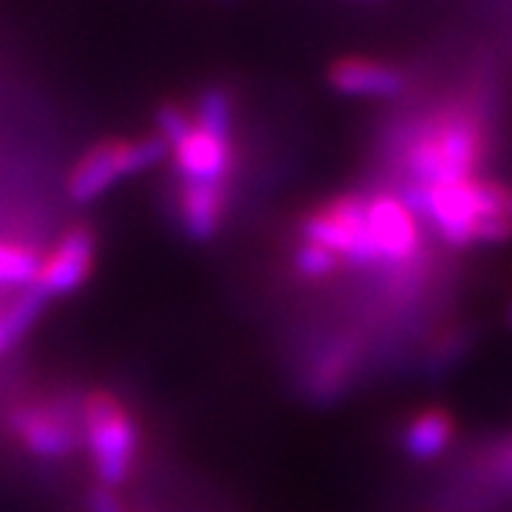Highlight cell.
I'll return each mask as SVG.
<instances>
[{
  "label": "cell",
  "mask_w": 512,
  "mask_h": 512,
  "mask_svg": "<svg viewBox=\"0 0 512 512\" xmlns=\"http://www.w3.org/2000/svg\"><path fill=\"white\" fill-rule=\"evenodd\" d=\"M194 123L211 134H220L225 140H231V131H234V103H231V94L214 86V89H205L197 100V109H194Z\"/></svg>",
  "instance_id": "cell-15"
},
{
  "label": "cell",
  "mask_w": 512,
  "mask_h": 512,
  "mask_svg": "<svg viewBox=\"0 0 512 512\" xmlns=\"http://www.w3.org/2000/svg\"><path fill=\"white\" fill-rule=\"evenodd\" d=\"M359 353H362V345L356 336H342L325 345L316 353V359L308 367V376L302 382L305 396L313 402H328V399L342 396L350 373L359 362Z\"/></svg>",
  "instance_id": "cell-11"
},
{
  "label": "cell",
  "mask_w": 512,
  "mask_h": 512,
  "mask_svg": "<svg viewBox=\"0 0 512 512\" xmlns=\"http://www.w3.org/2000/svg\"><path fill=\"white\" fill-rule=\"evenodd\" d=\"M484 154V128L470 109H447L404 137L402 168L407 183L439 185L473 180Z\"/></svg>",
  "instance_id": "cell-1"
},
{
  "label": "cell",
  "mask_w": 512,
  "mask_h": 512,
  "mask_svg": "<svg viewBox=\"0 0 512 512\" xmlns=\"http://www.w3.org/2000/svg\"><path fill=\"white\" fill-rule=\"evenodd\" d=\"M80 433L100 484L114 490L128 481L140 453V427L126 402L109 390H92L83 396Z\"/></svg>",
  "instance_id": "cell-2"
},
{
  "label": "cell",
  "mask_w": 512,
  "mask_h": 512,
  "mask_svg": "<svg viewBox=\"0 0 512 512\" xmlns=\"http://www.w3.org/2000/svg\"><path fill=\"white\" fill-rule=\"evenodd\" d=\"M507 217L512 220V188H510V197H507Z\"/></svg>",
  "instance_id": "cell-22"
},
{
  "label": "cell",
  "mask_w": 512,
  "mask_h": 512,
  "mask_svg": "<svg viewBox=\"0 0 512 512\" xmlns=\"http://www.w3.org/2000/svg\"><path fill=\"white\" fill-rule=\"evenodd\" d=\"M299 237L302 242H313L333 251L350 268H382L379 251L367 231L365 194H342L319 205L299 222Z\"/></svg>",
  "instance_id": "cell-4"
},
{
  "label": "cell",
  "mask_w": 512,
  "mask_h": 512,
  "mask_svg": "<svg viewBox=\"0 0 512 512\" xmlns=\"http://www.w3.org/2000/svg\"><path fill=\"white\" fill-rule=\"evenodd\" d=\"M174 165L183 177V183H217L225 185L231 174V140L220 134H211L194 123L177 146L171 148Z\"/></svg>",
  "instance_id": "cell-9"
},
{
  "label": "cell",
  "mask_w": 512,
  "mask_h": 512,
  "mask_svg": "<svg viewBox=\"0 0 512 512\" xmlns=\"http://www.w3.org/2000/svg\"><path fill=\"white\" fill-rule=\"evenodd\" d=\"M487 470L495 484H501V490H512V436L504 439L487 458Z\"/></svg>",
  "instance_id": "cell-20"
},
{
  "label": "cell",
  "mask_w": 512,
  "mask_h": 512,
  "mask_svg": "<svg viewBox=\"0 0 512 512\" xmlns=\"http://www.w3.org/2000/svg\"><path fill=\"white\" fill-rule=\"evenodd\" d=\"M157 128H160V137H163L165 146L171 151L194 128V114H188L180 106L168 103V106L157 111Z\"/></svg>",
  "instance_id": "cell-18"
},
{
  "label": "cell",
  "mask_w": 512,
  "mask_h": 512,
  "mask_svg": "<svg viewBox=\"0 0 512 512\" xmlns=\"http://www.w3.org/2000/svg\"><path fill=\"white\" fill-rule=\"evenodd\" d=\"M476 245H501L512 239V220L507 214H484L478 217L473 228Z\"/></svg>",
  "instance_id": "cell-19"
},
{
  "label": "cell",
  "mask_w": 512,
  "mask_h": 512,
  "mask_svg": "<svg viewBox=\"0 0 512 512\" xmlns=\"http://www.w3.org/2000/svg\"><path fill=\"white\" fill-rule=\"evenodd\" d=\"M367 231L382 268H410L421 256V222L399 194L382 191L367 197Z\"/></svg>",
  "instance_id": "cell-6"
},
{
  "label": "cell",
  "mask_w": 512,
  "mask_h": 512,
  "mask_svg": "<svg viewBox=\"0 0 512 512\" xmlns=\"http://www.w3.org/2000/svg\"><path fill=\"white\" fill-rule=\"evenodd\" d=\"M228 211V191L217 183H183L177 188L174 214L180 228L194 242H208L217 237Z\"/></svg>",
  "instance_id": "cell-10"
},
{
  "label": "cell",
  "mask_w": 512,
  "mask_h": 512,
  "mask_svg": "<svg viewBox=\"0 0 512 512\" xmlns=\"http://www.w3.org/2000/svg\"><path fill=\"white\" fill-rule=\"evenodd\" d=\"M49 305V296L40 291L37 285L20 288V293L0 311V336H3V348L12 350L23 342V336L35 328L37 319L43 316Z\"/></svg>",
  "instance_id": "cell-13"
},
{
  "label": "cell",
  "mask_w": 512,
  "mask_h": 512,
  "mask_svg": "<svg viewBox=\"0 0 512 512\" xmlns=\"http://www.w3.org/2000/svg\"><path fill=\"white\" fill-rule=\"evenodd\" d=\"M0 353H6V348H3V336H0Z\"/></svg>",
  "instance_id": "cell-24"
},
{
  "label": "cell",
  "mask_w": 512,
  "mask_h": 512,
  "mask_svg": "<svg viewBox=\"0 0 512 512\" xmlns=\"http://www.w3.org/2000/svg\"><path fill=\"white\" fill-rule=\"evenodd\" d=\"M293 268L302 279H328L339 268H342V259L322 248V245H313V242H299L296 251H293Z\"/></svg>",
  "instance_id": "cell-17"
},
{
  "label": "cell",
  "mask_w": 512,
  "mask_h": 512,
  "mask_svg": "<svg viewBox=\"0 0 512 512\" xmlns=\"http://www.w3.org/2000/svg\"><path fill=\"white\" fill-rule=\"evenodd\" d=\"M453 439H456V419L441 407H427L416 416H410L399 433L402 453L419 464L444 456Z\"/></svg>",
  "instance_id": "cell-12"
},
{
  "label": "cell",
  "mask_w": 512,
  "mask_h": 512,
  "mask_svg": "<svg viewBox=\"0 0 512 512\" xmlns=\"http://www.w3.org/2000/svg\"><path fill=\"white\" fill-rule=\"evenodd\" d=\"M89 512H126V507L111 487L100 484L89 493Z\"/></svg>",
  "instance_id": "cell-21"
},
{
  "label": "cell",
  "mask_w": 512,
  "mask_h": 512,
  "mask_svg": "<svg viewBox=\"0 0 512 512\" xmlns=\"http://www.w3.org/2000/svg\"><path fill=\"white\" fill-rule=\"evenodd\" d=\"M168 154V146L160 134L137 137V140H106L92 146L69 174V200L77 205H89L100 200L111 185L126 177L146 174L154 165H160Z\"/></svg>",
  "instance_id": "cell-3"
},
{
  "label": "cell",
  "mask_w": 512,
  "mask_h": 512,
  "mask_svg": "<svg viewBox=\"0 0 512 512\" xmlns=\"http://www.w3.org/2000/svg\"><path fill=\"white\" fill-rule=\"evenodd\" d=\"M94 248H97V239H94L92 228H86V225L69 228L55 245V251L43 256L35 285L49 299L69 296L77 288H83L86 279L92 276Z\"/></svg>",
  "instance_id": "cell-7"
},
{
  "label": "cell",
  "mask_w": 512,
  "mask_h": 512,
  "mask_svg": "<svg viewBox=\"0 0 512 512\" xmlns=\"http://www.w3.org/2000/svg\"><path fill=\"white\" fill-rule=\"evenodd\" d=\"M43 256L29 245L0 242V285L3 288H29L40 274Z\"/></svg>",
  "instance_id": "cell-14"
},
{
  "label": "cell",
  "mask_w": 512,
  "mask_h": 512,
  "mask_svg": "<svg viewBox=\"0 0 512 512\" xmlns=\"http://www.w3.org/2000/svg\"><path fill=\"white\" fill-rule=\"evenodd\" d=\"M9 430L26 453L43 461H63L83 444L80 402L69 399H26L12 407Z\"/></svg>",
  "instance_id": "cell-5"
},
{
  "label": "cell",
  "mask_w": 512,
  "mask_h": 512,
  "mask_svg": "<svg viewBox=\"0 0 512 512\" xmlns=\"http://www.w3.org/2000/svg\"><path fill=\"white\" fill-rule=\"evenodd\" d=\"M473 328H450L424 353V373H447L473 348Z\"/></svg>",
  "instance_id": "cell-16"
},
{
  "label": "cell",
  "mask_w": 512,
  "mask_h": 512,
  "mask_svg": "<svg viewBox=\"0 0 512 512\" xmlns=\"http://www.w3.org/2000/svg\"><path fill=\"white\" fill-rule=\"evenodd\" d=\"M507 325H510L512 330V299H510V305H507Z\"/></svg>",
  "instance_id": "cell-23"
},
{
  "label": "cell",
  "mask_w": 512,
  "mask_h": 512,
  "mask_svg": "<svg viewBox=\"0 0 512 512\" xmlns=\"http://www.w3.org/2000/svg\"><path fill=\"white\" fill-rule=\"evenodd\" d=\"M328 83L333 92L362 100H399L407 92V74L393 63L370 57H342L330 66Z\"/></svg>",
  "instance_id": "cell-8"
}]
</instances>
